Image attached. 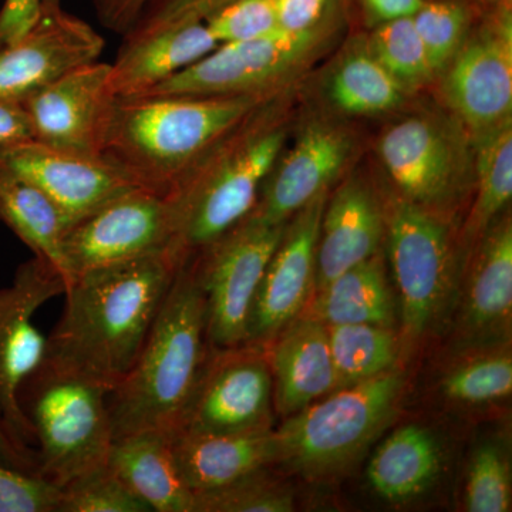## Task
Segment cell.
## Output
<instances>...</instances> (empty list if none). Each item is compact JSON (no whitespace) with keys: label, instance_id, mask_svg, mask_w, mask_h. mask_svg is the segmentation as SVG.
Segmentation results:
<instances>
[{"label":"cell","instance_id":"6da1fadb","mask_svg":"<svg viewBox=\"0 0 512 512\" xmlns=\"http://www.w3.org/2000/svg\"><path fill=\"white\" fill-rule=\"evenodd\" d=\"M171 249L76 276L43 366L104 384L110 393L136 363L183 265Z\"/></svg>","mask_w":512,"mask_h":512},{"label":"cell","instance_id":"7a4b0ae2","mask_svg":"<svg viewBox=\"0 0 512 512\" xmlns=\"http://www.w3.org/2000/svg\"><path fill=\"white\" fill-rule=\"evenodd\" d=\"M261 96L144 94L117 99L101 156L141 188L173 191Z\"/></svg>","mask_w":512,"mask_h":512},{"label":"cell","instance_id":"3957f363","mask_svg":"<svg viewBox=\"0 0 512 512\" xmlns=\"http://www.w3.org/2000/svg\"><path fill=\"white\" fill-rule=\"evenodd\" d=\"M207 301L190 261L177 274L136 363L109 394L114 440L175 431L207 362Z\"/></svg>","mask_w":512,"mask_h":512},{"label":"cell","instance_id":"277c9868","mask_svg":"<svg viewBox=\"0 0 512 512\" xmlns=\"http://www.w3.org/2000/svg\"><path fill=\"white\" fill-rule=\"evenodd\" d=\"M109 394L104 384L43 365L25 383L20 403L39 446L40 477L62 488L107 466L114 441Z\"/></svg>","mask_w":512,"mask_h":512},{"label":"cell","instance_id":"5b68a950","mask_svg":"<svg viewBox=\"0 0 512 512\" xmlns=\"http://www.w3.org/2000/svg\"><path fill=\"white\" fill-rule=\"evenodd\" d=\"M404 376L396 369L335 390L275 430L278 463L319 480L348 468L392 421Z\"/></svg>","mask_w":512,"mask_h":512},{"label":"cell","instance_id":"8992f818","mask_svg":"<svg viewBox=\"0 0 512 512\" xmlns=\"http://www.w3.org/2000/svg\"><path fill=\"white\" fill-rule=\"evenodd\" d=\"M237 128L175 188L181 225L174 252L181 262L254 211L284 148L282 130L251 131L237 137Z\"/></svg>","mask_w":512,"mask_h":512},{"label":"cell","instance_id":"52a82bcc","mask_svg":"<svg viewBox=\"0 0 512 512\" xmlns=\"http://www.w3.org/2000/svg\"><path fill=\"white\" fill-rule=\"evenodd\" d=\"M286 224L271 225L249 214L195 252L190 261L207 301L208 340L215 349L245 345L256 293Z\"/></svg>","mask_w":512,"mask_h":512},{"label":"cell","instance_id":"ba28073f","mask_svg":"<svg viewBox=\"0 0 512 512\" xmlns=\"http://www.w3.org/2000/svg\"><path fill=\"white\" fill-rule=\"evenodd\" d=\"M180 225V201L174 190L136 188L121 195L67 228L63 255L69 284L93 269L168 249L174 252Z\"/></svg>","mask_w":512,"mask_h":512},{"label":"cell","instance_id":"9c48e42d","mask_svg":"<svg viewBox=\"0 0 512 512\" xmlns=\"http://www.w3.org/2000/svg\"><path fill=\"white\" fill-rule=\"evenodd\" d=\"M66 289L53 266L33 256L16 269L12 284L0 288V419L22 443H35L20 392L43 365L46 336L33 318Z\"/></svg>","mask_w":512,"mask_h":512},{"label":"cell","instance_id":"30bf717a","mask_svg":"<svg viewBox=\"0 0 512 512\" xmlns=\"http://www.w3.org/2000/svg\"><path fill=\"white\" fill-rule=\"evenodd\" d=\"M320 37L318 28L301 33L279 30L247 42L222 43L146 94L261 96L301 66Z\"/></svg>","mask_w":512,"mask_h":512},{"label":"cell","instance_id":"8fae6325","mask_svg":"<svg viewBox=\"0 0 512 512\" xmlns=\"http://www.w3.org/2000/svg\"><path fill=\"white\" fill-rule=\"evenodd\" d=\"M389 254L404 329L419 338L439 319L450 292L451 244L446 225L414 202H397L389 220Z\"/></svg>","mask_w":512,"mask_h":512},{"label":"cell","instance_id":"7c38bea8","mask_svg":"<svg viewBox=\"0 0 512 512\" xmlns=\"http://www.w3.org/2000/svg\"><path fill=\"white\" fill-rule=\"evenodd\" d=\"M217 350V356L205 362L177 430L241 433L269 429L274 380L268 360L247 345Z\"/></svg>","mask_w":512,"mask_h":512},{"label":"cell","instance_id":"4fadbf2b","mask_svg":"<svg viewBox=\"0 0 512 512\" xmlns=\"http://www.w3.org/2000/svg\"><path fill=\"white\" fill-rule=\"evenodd\" d=\"M117 96L111 64H82L22 101L37 143L84 156H101Z\"/></svg>","mask_w":512,"mask_h":512},{"label":"cell","instance_id":"5bb4252c","mask_svg":"<svg viewBox=\"0 0 512 512\" xmlns=\"http://www.w3.org/2000/svg\"><path fill=\"white\" fill-rule=\"evenodd\" d=\"M104 45L103 36L64 12L60 0H42L32 29L0 47V99L22 103L70 70L99 60Z\"/></svg>","mask_w":512,"mask_h":512},{"label":"cell","instance_id":"9a60e30c","mask_svg":"<svg viewBox=\"0 0 512 512\" xmlns=\"http://www.w3.org/2000/svg\"><path fill=\"white\" fill-rule=\"evenodd\" d=\"M326 191L286 224L281 242L269 259L249 319L245 345H264L298 318L315 289L316 251Z\"/></svg>","mask_w":512,"mask_h":512},{"label":"cell","instance_id":"2e32d148","mask_svg":"<svg viewBox=\"0 0 512 512\" xmlns=\"http://www.w3.org/2000/svg\"><path fill=\"white\" fill-rule=\"evenodd\" d=\"M444 79V96L473 133L511 119L512 28L510 13L463 43Z\"/></svg>","mask_w":512,"mask_h":512},{"label":"cell","instance_id":"e0dca14e","mask_svg":"<svg viewBox=\"0 0 512 512\" xmlns=\"http://www.w3.org/2000/svg\"><path fill=\"white\" fill-rule=\"evenodd\" d=\"M0 161L45 192L63 212L69 227L121 195L141 188L103 156H84L37 141L5 151Z\"/></svg>","mask_w":512,"mask_h":512},{"label":"cell","instance_id":"ac0fdd59","mask_svg":"<svg viewBox=\"0 0 512 512\" xmlns=\"http://www.w3.org/2000/svg\"><path fill=\"white\" fill-rule=\"evenodd\" d=\"M379 153L406 200L420 207L446 201L463 171L460 144L446 127L429 117L394 124L380 140Z\"/></svg>","mask_w":512,"mask_h":512},{"label":"cell","instance_id":"d6986e66","mask_svg":"<svg viewBox=\"0 0 512 512\" xmlns=\"http://www.w3.org/2000/svg\"><path fill=\"white\" fill-rule=\"evenodd\" d=\"M350 151L352 140L345 131L329 124H312L279 164L276 161L252 214L266 224H286L326 191L345 167Z\"/></svg>","mask_w":512,"mask_h":512},{"label":"cell","instance_id":"ffe728a7","mask_svg":"<svg viewBox=\"0 0 512 512\" xmlns=\"http://www.w3.org/2000/svg\"><path fill=\"white\" fill-rule=\"evenodd\" d=\"M178 470L192 494L217 490L278 463L275 430L241 433L171 431Z\"/></svg>","mask_w":512,"mask_h":512},{"label":"cell","instance_id":"44dd1931","mask_svg":"<svg viewBox=\"0 0 512 512\" xmlns=\"http://www.w3.org/2000/svg\"><path fill=\"white\" fill-rule=\"evenodd\" d=\"M274 340L268 363L276 410L282 416L301 412L320 397L338 390L328 326L311 316H298Z\"/></svg>","mask_w":512,"mask_h":512},{"label":"cell","instance_id":"7402d4cb","mask_svg":"<svg viewBox=\"0 0 512 512\" xmlns=\"http://www.w3.org/2000/svg\"><path fill=\"white\" fill-rule=\"evenodd\" d=\"M218 46L204 22L123 36L111 64V86L117 99L143 96L207 56Z\"/></svg>","mask_w":512,"mask_h":512},{"label":"cell","instance_id":"603a6c76","mask_svg":"<svg viewBox=\"0 0 512 512\" xmlns=\"http://www.w3.org/2000/svg\"><path fill=\"white\" fill-rule=\"evenodd\" d=\"M383 217L365 184H343L323 211L316 251L315 291L376 255Z\"/></svg>","mask_w":512,"mask_h":512},{"label":"cell","instance_id":"cb8c5ba5","mask_svg":"<svg viewBox=\"0 0 512 512\" xmlns=\"http://www.w3.org/2000/svg\"><path fill=\"white\" fill-rule=\"evenodd\" d=\"M107 467L151 511H194V494L178 470L171 431H141L114 440Z\"/></svg>","mask_w":512,"mask_h":512},{"label":"cell","instance_id":"d4e9b609","mask_svg":"<svg viewBox=\"0 0 512 512\" xmlns=\"http://www.w3.org/2000/svg\"><path fill=\"white\" fill-rule=\"evenodd\" d=\"M512 311V227L510 218L485 235L468 279L461 333L485 340L507 332Z\"/></svg>","mask_w":512,"mask_h":512},{"label":"cell","instance_id":"484cf974","mask_svg":"<svg viewBox=\"0 0 512 512\" xmlns=\"http://www.w3.org/2000/svg\"><path fill=\"white\" fill-rule=\"evenodd\" d=\"M441 466L443 451L436 436L419 424H407L377 448L367 480L383 500L406 503L429 490Z\"/></svg>","mask_w":512,"mask_h":512},{"label":"cell","instance_id":"4316f807","mask_svg":"<svg viewBox=\"0 0 512 512\" xmlns=\"http://www.w3.org/2000/svg\"><path fill=\"white\" fill-rule=\"evenodd\" d=\"M0 220L33 252L53 266L69 284L63 238L69 222L45 192L0 161ZM66 291V289H64Z\"/></svg>","mask_w":512,"mask_h":512},{"label":"cell","instance_id":"83f0119b","mask_svg":"<svg viewBox=\"0 0 512 512\" xmlns=\"http://www.w3.org/2000/svg\"><path fill=\"white\" fill-rule=\"evenodd\" d=\"M306 315L325 326L392 328L394 302L382 259L373 255L318 289L311 311Z\"/></svg>","mask_w":512,"mask_h":512},{"label":"cell","instance_id":"f1b7e54d","mask_svg":"<svg viewBox=\"0 0 512 512\" xmlns=\"http://www.w3.org/2000/svg\"><path fill=\"white\" fill-rule=\"evenodd\" d=\"M328 90L335 106L352 114L397 109L407 94L367 47L353 50L338 64Z\"/></svg>","mask_w":512,"mask_h":512},{"label":"cell","instance_id":"f546056e","mask_svg":"<svg viewBox=\"0 0 512 512\" xmlns=\"http://www.w3.org/2000/svg\"><path fill=\"white\" fill-rule=\"evenodd\" d=\"M338 389L366 382L394 369L399 343L392 328L377 325L328 326Z\"/></svg>","mask_w":512,"mask_h":512},{"label":"cell","instance_id":"4dcf8cb0","mask_svg":"<svg viewBox=\"0 0 512 512\" xmlns=\"http://www.w3.org/2000/svg\"><path fill=\"white\" fill-rule=\"evenodd\" d=\"M477 198L468 220V237L487 232L512 197L511 119L477 134Z\"/></svg>","mask_w":512,"mask_h":512},{"label":"cell","instance_id":"1f68e13d","mask_svg":"<svg viewBox=\"0 0 512 512\" xmlns=\"http://www.w3.org/2000/svg\"><path fill=\"white\" fill-rule=\"evenodd\" d=\"M367 50L407 93L414 92L436 76L412 18L377 25Z\"/></svg>","mask_w":512,"mask_h":512},{"label":"cell","instance_id":"d6a6232c","mask_svg":"<svg viewBox=\"0 0 512 512\" xmlns=\"http://www.w3.org/2000/svg\"><path fill=\"white\" fill-rule=\"evenodd\" d=\"M295 494L269 467L256 470L234 483L194 495L192 512H289Z\"/></svg>","mask_w":512,"mask_h":512},{"label":"cell","instance_id":"836d02e7","mask_svg":"<svg viewBox=\"0 0 512 512\" xmlns=\"http://www.w3.org/2000/svg\"><path fill=\"white\" fill-rule=\"evenodd\" d=\"M441 392L448 400L463 404L505 399L512 392L510 353H483L458 363L441 380Z\"/></svg>","mask_w":512,"mask_h":512},{"label":"cell","instance_id":"e575fe53","mask_svg":"<svg viewBox=\"0 0 512 512\" xmlns=\"http://www.w3.org/2000/svg\"><path fill=\"white\" fill-rule=\"evenodd\" d=\"M467 511H511V470L507 456L497 444L485 443L474 451L466 483Z\"/></svg>","mask_w":512,"mask_h":512},{"label":"cell","instance_id":"d590c367","mask_svg":"<svg viewBox=\"0 0 512 512\" xmlns=\"http://www.w3.org/2000/svg\"><path fill=\"white\" fill-rule=\"evenodd\" d=\"M59 512H150L143 500L131 493L104 466L60 488Z\"/></svg>","mask_w":512,"mask_h":512},{"label":"cell","instance_id":"8d00e7d4","mask_svg":"<svg viewBox=\"0 0 512 512\" xmlns=\"http://www.w3.org/2000/svg\"><path fill=\"white\" fill-rule=\"evenodd\" d=\"M412 19L434 74L446 72L466 42V10L456 3L424 2Z\"/></svg>","mask_w":512,"mask_h":512},{"label":"cell","instance_id":"74e56055","mask_svg":"<svg viewBox=\"0 0 512 512\" xmlns=\"http://www.w3.org/2000/svg\"><path fill=\"white\" fill-rule=\"evenodd\" d=\"M204 23L218 45L247 42L282 30L275 0H232Z\"/></svg>","mask_w":512,"mask_h":512},{"label":"cell","instance_id":"f35d334b","mask_svg":"<svg viewBox=\"0 0 512 512\" xmlns=\"http://www.w3.org/2000/svg\"><path fill=\"white\" fill-rule=\"evenodd\" d=\"M60 495L46 478L0 461V512H59Z\"/></svg>","mask_w":512,"mask_h":512},{"label":"cell","instance_id":"ab89813d","mask_svg":"<svg viewBox=\"0 0 512 512\" xmlns=\"http://www.w3.org/2000/svg\"><path fill=\"white\" fill-rule=\"evenodd\" d=\"M229 2L232 0H150L136 26L127 35H146L175 26L205 22Z\"/></svg>","mask_w":512,"mask_h":512},{"label":"cell","instance_id":"60d3db41","mask_svg":"<svg viewBox=\"0 0 512 512\" xmlns=\"http://www.w3.org/2000/svg\"><path fill=\"white\" fill-rule=\"evenodd\" d=\"M32 141L35 131L23 103L0 99V154Z\"/></svg>","mask_w":512,"mask_h":512},{"label":"cell","instance_id":"b9f144b4","mask_svg":"<svg viewBox=\"0 0 512 512\" xmlns=\"http://www.w3.org/2000/svg\"><path fill=\"white\" fill-rule=\"evenodd\" d=\"M42 0H5L0 10V47L16 42L35 25Z\"/></svg>","mask_w":512,"mask_h":512},{"label":"cell","instance_id":"7bdbcfd3","mask_svg":"<svg viewBox=\"0 0 512 512\" xmlns=\"http://www.w3.org/2000/svg\"><path fill=\"white\" fill-rule=\"evenodd\" d=\"M329 0H275L279 28L301 33L318 28Z\"/></svg>","mask_w":512,"mask_h":512},{"label":"cell","instance_id":"ee69618b","mask_svg":"<svg viewBox=\"0 0 512 512\" xmlns=\"http://www.w3.org/2000/svg\"><path fill=\"white\" fill-rule=\"evenodd\" d=\"M92 3L101 25L124 36L136 26L150 0H92Z\"/></svg>","mask_w":512,"mask_h":512},{"label":"cell","instance_id":"f6af8a7d","mask_svg":"<svg viewBox=\"0 0 512 512\" xmlns=\"http://www.w3.org/2000/svg\"><path fill=\"white\" fill-rule=\"evenodd\" d=\"M0 461L6 466L37 474V453L28 444L22 443L0 419ZM39 476V474H37Z\"/></svg>","mask_w":512,"mask_h":512},{"label":"cell","instance_id":"bcb514c9","mask_svg":"<svg viewBox=\"0 0 512 512\" xmlns=\"http://www.w3.org/2000/svg\"><path fill=\"white\" fill-rule=\"evenodd\" d=\"M424 0H363L370 22H390L403 18H413L423 6Z\"/></svg>","mask_w":512,"mask_h":512}]
</instances>
